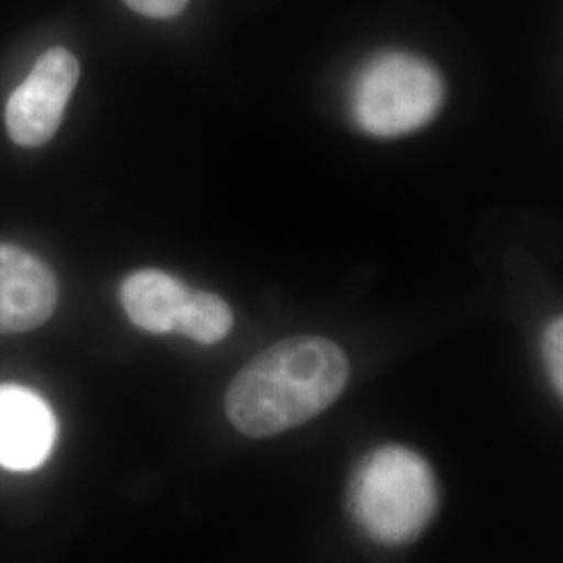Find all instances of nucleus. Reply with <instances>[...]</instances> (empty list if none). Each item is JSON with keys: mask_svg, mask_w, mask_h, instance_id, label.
<instances>
[{"mask_svg": "<svg viewBox=\"0 0 563 563\" xmlns=\"http://www.w3.org/2000/svg\"><path fill=\"white\" fill-rule=\"evenodd\" d=\"M349 362L341 346L320 336H295L246 363L225 393L234 428L265 439L320 416L341 397Z\"/></svg>", "mask_w": 563, "mask_h": 563, "instance_id": "obj_1", "label": "nucleus"}, {"mask_svg": "<svg viewBox=\"0 0 563 563\" xmlns=\"http://www.w3.org/2000/svg\"><path fill=\"white\" fill-rule=\"evenodd\" d=\"M439 507L432 467L411 449L386 444L369 453L349 488L353 520L374 541L402 544L418 539Z\"/></svg>", "mask_w": 563, "mask_h": 563, "instance_id": "obj_2", "label": "nucleus"}, {"mask_svg": "<svg viewBox=\"0 0 563 563\" xmlns=\"http://www.w3.org/2000/svg\"><path fill=\"white\" fill-rule=\"evenodd\" d=\"M444 84L434 65L390 51L367 60L351 90L357 128L376 139H397L428 125L441 111Z\"/></svg>", "mask_w": 563, "mask_h": 563, "instance_id": "obj_3", "label": "nucleus"}, {"mask_svg": "<svg viewBox=\"0 0 563 563\" xmlns=\"http://www.w3.org/2000/svg\"><path fill=\"white\" fill-rule=\"evenodd\" d=\"M80 80V63L67 48H51L7 102V130L21 146H42L59 130Z\"/></svg>", "mask_w": 563, "mask_h": 563, "instance_id": "obj_4", "label": "nucleus"}, {"mask_svg": "<svg viewBox=\"0 0 563 563\" xmlns=\"http://www.w3.org/2000/svg\"><path fill=\"white\" fill-rule=\"evenodd\" d=\"M59 288L46 263L32 253L0 244V332L18 334L46 322Z\"/></svg>", "mask_w": 563, "mask_h": 563, "instance_id": "obj_5", "label": "nucleus"}, {"mask_svg": "<svg viewBox=\"0 0 563 563\" xmlns=\"http://www.w3.org/2000/svg\"><path fill=\"white\" fill-rule=\"evenodd\" d=\"M57 439V422L41 395L0 386V465L27 472L48 460Z\"/></svg>", "mask_w": 563, "mask_h": 563, "instance_id": "obj_6", "label": "nucleus"}, {"mask_svg": "<svg viewBox=\"0 0 563 563\" xmlns=\"http://www.w3.org/2000/svg\"><path fill=\"white\" fill-rule=\"evenodd\" d=\"M192 288L162 269H141L121 284V305L144 332L169 334L180 330Z\"/></svg>", "mask_w": 563, "mask_h": 563, "instance_id": "obj_7", "label": "nucleus"}, {"mask_svg": "<svg viewBox=\"0 0 563 563\" xmlns=\"http://www.w3.org/2000/svg\"><path fill=\"white\" fill-rule=\"evenodd\" d=\"M232 325H234V316L228 302L220 299L218 295L192 290L178 332L195 342L213 344L225 339Z\"/></svg>", "mask_w": 563, "mask_h": 563, "instance_id": "obj_8", "label": "nucleus"}, {"mask_svg": "<svg viewBox=\"0 0 563 563\" xmlns=\"http://www.w3.org/2000/svg\"><path fill=\"white\" fill-rule=\"evenodd\" d=\"M544 357L551 383L562 395L563 390V322L562 318L549 323L544 332Z\"/></svg>", "mask_w": 563, "mask_h": 563, "instance_id": "obj_9", "label": "nucleus"}, {"mask_svg": "<svg viewBox=\"0 0 563 563\" xmlns=\"http://www.w3.org/2000/svg\"><path fill=\"white\" fill-rule=\"evenodd\" d=\"M132 11L153 20H169L180 15L190 0H123Z\"/></svg>", "mask_w": 563, "mask_h": 563, "instance_id": "obj_10", "label": "nucleus"}]
</instances>
